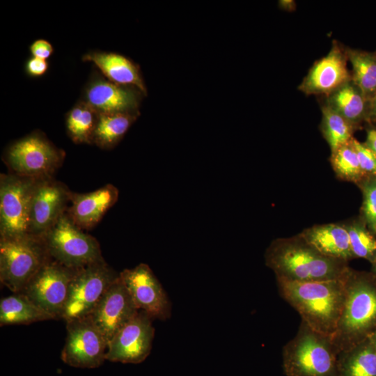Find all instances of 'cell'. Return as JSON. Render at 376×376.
<instances>
[{"label":"cell","mask_w":376,"mask_h":376,"mask_svg":"<svg viewBox=\"0 0 376 376\" xmlns=\"http://www.w3.org/2000/svg\"><path fill=\"white\" fill-rule=\"evenodd\" d=\"M266 265L276 279L307 282L340 279L348 274V263L324 256L299 234L272 242L265 254Z\"/></svg>","instance_id":"obj_1"},{"label":"cell","mask_w":376,"mask_h":376,"mask_svg":"<svg viewBox=\"0 0 376 376\" xmlns=\"http://www.w3.org/2000/svg\"><path fill=\"white\" fill-rule=\"evenodd\" d=\"M346 277L307 282L276 281L280 295L298 312L301 321L313 330L332 337L345 300Z\"/></svg>","instance_id":"obj_2"},{"label":"cell","mask_w":376,"mask_h":376,"mask_svg":"<svg viewBox=\"0 0 376 376\" xmlns=\"http://www.w3.org/2000/svg\"><path fill=\"white\" fill-rule=\"evenodd\" d=\"M345 300L331 337L339 353L368 338L376 331V276L350 268L345 279Z\"/></svg>","instance_id":"obj_3"},{"label":"cell","mask_w":376,"mask_h":376,"mask_svg":"<svg viewBox=\"0 0 376 376\" xmlns=\"http://www.w3.org/2000/svg\"><path fill=\"white\" fill-rule=\"evenodd\" d=\"M339 354L331 337L301 321L295 336L283 348V371L287 376H341Z\"/></svg>","instance_id":"obj_4"},{"label":"cell","mask_w":376,"mask_h":376,"mask_svg":"<svg viewBox=\"0 0 376 376\" xmlns=\"http://www.w3.org/2000/svg\"><path fill=\"white\" fill-rule=\"evenodd\" d=\"M50 258L42 238L0 239V281L13 293L22 291Z\"/></svg>","instance_id":"obj_5"},{"label":"cell","mask_w":376,"mask_h":376,"mask_svg":"<svg viewBox=\"0 0 376 376\" xmlns=\"http://www.w3.org/2000/svg\"><path fill=\"white\" fill-rule=\"evenodd\" d=\"M49 256L77 269L104 260L99 242L75 225L65 212L42 237Z\"/></svg>","instance_id":"obj_6"},{"label":"cell","mask_w":376,"mask_h":376,"mask_svg":"<svg viewBox=\"0 0 376 376\" xmlns=\"http://www.w3.org/2000/svg\"><path fill=\"white\" fill-rule=\"evenodd\" d=\"M64 157L63 150L41 132H34L10 144L3 159L10 173L39 180L52 177Z\"/></svg>","instance_id":"obj_7"},{"label":"cell","mask_w":376,"mask_h":376,"mask_svg":"<svg viewBox=\"0 0 376 376\" xmlns=\"http://www.w3.org/2000/svg\"><path fill=\"white\" fill-rule=\"evenodd\" d=\"M38 180L10 173L0 176V239L29 235L31 201Z\"/></svg>","instance_id":"obj_8"},{"label":"cell","mask_w":376,"mask_h":376,"mask_svg":"<svg viewBox=\"0 0 376 376\" xmlns=\"http://www.w3.org/2000/svg\"><path fill=\"white\" fill-rule=\"evenodd\" d=\"M118 276L104 260L75 269L62 319L66 322L88 316Z\"/></svg>","instance_id":"obj_9"},{"label":"cell","mask_w":376,"mask_h":376,"mask_svg":"<svg viewBox=\"0 0 376 376\" xmlns=\"http://www.w3.org/2000/svg\"><path fill=\"white\" fill-rule=\"evenodd\" d=\"M75 271L50 257L19 293L26 295L54 320L62 319Z\"/></svg>","instance_id":"obj_10"},{"label":"cell","mask_w":376,"mask_h":376,"mask_svg":"<svg viewBox=\"0 0 376 376\" xmlns=\"http://www.w3.org/2000/svg\"><path fill=\"white\" fill-rule=\"evenodd\" d=\"M67 336L61 359L68 366L95 368L106 360L107 343L91 318L66 322Z\"/></svg>","instance_id":"obj_11"},{"label":"cell","mask_w":376,"mask_h":376,"mask_svg":"<svg viewBox=\"0 0 376 376\" xmlns=\"http://www.w3.org/2000/svg\"><path fill=\"white\" fill-rule=\"evenodd\" d=\"M119 277L139 311L152 319L165 320L170 318L171 306L167 295L150 267L140 263L125 269Z\"/></svg>","instance_id":"obj_12"},{"label":"cell","mask_w":376,"mask_h":376,"mask_svg":"<svg viewBox=\"0 0 376 376\" xmlns=\"http://www.w3.org/2000/svg\"><path fill=\"white\" fill-rule=\"evenodd\" d=\"M153 319L139 312L113 337L107 345L106 360L123 363H139L150 354L155 336Z\"/></svg>","instance_id":"obj_13"},{"label":"cell","mask_w":376,"mask_h":376,"mask_svg":"<svg viewBox=\"0 0 376 376\" xmlns=\"http://www.w3.org/2000/svg\"><path fill=\"white\" fill-rule=\"evenodd\" d=\"M71 191L53 177L38 180L31 201L29 235L42 238L64 214Z\"/></svg>","instance_id":"obj_14"},{"label":"cell","mask_w":376,"mask_h":376,"mask_svg":"<svg viewBox=\"0 0 376 376\" xmlns=\"http://www.w3.org/2000/svg\"><path fill=\"white\" fill-rule=\"evenodd\" d=\"M346 47L333 40L329 52L315 61L298 86L306 95L327 96L352 80Z\"/></svg>","instance_id":"obj_15"},{"label":"cell","mask_w":376,"mask_h":376,"mask_svg":"<svg viewBox=\"0 0 376 376\" xmlns=\"http://www.w3.org/2000/svg\"><path fill=\"white\" fill-rule=\"evenodd\" d=\"M138 312L139 310L118 276L88 317L108 345L116 333Z\"/></svg>","instance_id":"obj_16"},{"label":"cell","mask_w":376,"mask_h":376,"mask_svg":"<svg viewBox=\"0 0 376 376\" xmlns=\"http://www.w3.org/2000/svg\"><path fill=\"white\" fill-rule=\"evenodd\" d=\"M118 189L111 184L85 194L72 192L70 205L66 213L73 223L82 230L93 228L118 199Z\"/></svg>","instance_id":"obj_17"},{"label":"cell","mask_w":376,"mask_h":376,"mask_svg":"<svg viewBox=\"0 0 376 376\" xmlns=\"http://www.w3.org/2000/svg\"><path fill=\"white\" fill-rule=\"evenodd\" d=\"M83 100L99 113H136L139 104L136 91L104 79H96L90 82Z\"/></svg>","instance_id":"obj_18"},{"label":"cell","mask_w":376,"mask_h":376,"mask_svg":"<svg viewBox=\"0 0 376 376\" xmlns=\"http://www.w3.org/2000/svg\"><path fill=\"white\" fill-rule=\"evenodd\" d=\"M299 235L325 256L347 263L354 258L343 223L315 225Z\"/></svg>","instance_id":"obj_19"},{"label":"cell","mask_w":376,"mask_h":376,"mask_svg":"<svg viewBox=\"0 0 376 376\" xmlns=\"http://www.w3.org/2000/svg\"><path fill=\"white\" fill-rule=\"evenodd\" d=\"M82 59L94 63L110 81L123 86H134L146 94L137 65L125 56L113 52L95 51L86 54Z\"/></svg>","instance_id":"obj_20"},{"label":"cell","mask_w":376,"mask_h":376,"mask_svg":"<svg viewBox=\"0 0 376 376\" xmlns=\"http://www.w3.org/2000/svg\"><path fill=\"white\" fill-rule=\"evenodd\" d=\"M322 98L323 104L341 116L355 130L368 123L369 102L352 80Z\"/></svg>","instance_id":"obj_21"},{"label":"cell","mask_w":376,"mask_h":376,"mask_svg":"<svg viewBox=\"0 0 376 376\" xmlns=\"http://www.w3.org/2000/svg\"><path fill=\"white\" fill-rule=\"evenodd\" d=\"M54 320L22 293L4 297L0 301V325L29 324Z\"/></svg>","instance_id":"obj_22"},{"label":"cell","mask_w":376,"mask_h":376,"mask_svg":"<svg viewBox=\"0 0 376 376\" xmlns=\"http://www.w3.org/2000/svg\"><path fill=\"white\" fill-rule=\"evenodd\" d=\"M136 113H99L93 143L102 149L115 147L136 119Z\"/></svg>","instance_id":"obj_23"},{"label":"cell","mask_w":376,"mask_h":376,"mask_svg":"<svg viewBox=\"0 0 376 376\" xmlns=\"http://www.w3.org/2000/svg\"><path fill=\"white\" fill-rule=\"evenodd\" d=\"M351 63L352 81L360 88L368 102L376 94V51L368 52L347 47Z\"/></svg>","instance_id":"obj_24"},{"label":"cell","mask_w":376,"mask_h":376,"mask_svg":"<svg viewBox=\"0 0 376 376\" xmlns=\"http://www.w3.org/2000/svg\"><path fill=\"white\" fill-rule=\"evenodd\" d=\"M341 376H376V350L367 338L339 354Z\"/></svg>","instance_id":"obj_25"},{"label":"cell","mask_w":376,"mask_h":376,"mask_svg":"<svg viewBox=\"0 0 376 376\" xmlns=\"http://www.w3.org/2000/svg\"><path fill=\"white\" fill-rule=\"evenodd\" d=\"M99 113L88 103L81 100L67 113L66 130L75 143H93Z\"/></svg>","instance_id":"obj_26"},{"label":"cell","mask_w":376,"mask_h":376,"mask_svg":"<svg viewBox=\"0 0 376 376\" xmlns=\"http://www.w3.org/2000/svg\"><path fill=\"white\" fill-rule=\"evenodd\" d=\"M320 131L329 146L331 153L351 141L356 130L347 120L328 106L321 107Z\"/></svg>","instance_id":"obj_27"},{"label":"cell","mask_w":376,"mask_h":376,"mask_svg":"<svg viewBox=\"0 0 376 376\" xmlns=\"http://www.w3.org/2000/svg\"><path fill=\"white\" fill-rule=\"evenodd\" d=\"M349 235L354 258H361L371 264L376 262V235L366 226L362 219L343 223Z\"/></svg>","instance_id":"obj_28"},{"label":"cell","mask_w":376,"mask_h":376,"mask_svg":"<svg viewBox=\"0 0 376 376\" xmlns=\"http://www.w3.org/2000/svg\"><path fill=\"white\" fill-rule=\"evenodd\" d=\"M352 140L353 139L331 152L330 162L338 178L357 184L365 177L361 169Z\"/></svg>","instance_id":"obj_29"},{"label":"cell","mask_w":376,"mask_h":376,"mask_svg":"<svg viewBox=\"0 0 376 376\" xmlns=\"http://www.w3.org/2000/svg\"><path fill=\"white\" fill-rule=\"evenodd\" d=\"M357 184L363 194L361 219L376 235V176L366 177Z\"/></svg>","instance_id":"obj_30"},{"label":"cell","mask_w":376,"mask_h":376,"mask_svg":"<svg viewBox=\"0 0 376 376\" xmlns=\"http://www.w3.org/2000/svg\"><path fill=\"white\" fill-rule=\"evenodd\" d=\"M359 163L364 177L376 176V155L365 143L353 138Z\"/></svg>","instance_id":"obj_31"},{"label":"cell","mask_w":376,"mask_h":376,"mask_svg":"<svg viewBox=\"0 0 376 376\" xmlns=\"http://www.w3.org/2000/svg\"><path fill=\"white\" fill-rule=\"evenodd\" d=\"M30 52L33 57H36L47 60L54 52L52 45L45 39H38L35 41L29 47Z\"/></svg>","instance_id":"obj_32"},{"label":"cell","mask_w":376,"mask_h":376,"mask_svg":"<svg viewBox=\"0 0 376 376\" xmlns=\"http://www.w3.org/2000/svg\"><path fill=\"white\" fill-rule=\"evenodd\" d=\"M47 60L31 56L26 62V71L31 77H40L48 70Z\"/></svg>","instance_id":"obj_33"},{"label":"cell","mask_w":376,"mask_h":376,"mask_svg":"<svg viewBox=\"0 0 376 376\" xmlns=\"http://www.w3.org/2000/svg\"><path fill=\"white\" fill-rule=\"evenodd\" d=\"M365 144L376 155V125L368 123Z\"/></svg>","instance_id":"obj_34"},{"label":"cell","mask_w":376,"mask_h":376,"mask_svg":"<svg viewBox=\"0 0 376 376\" xmlns=\"http://www.w3.org/2000/svg\"><path fill=\"white\" fill-rule=\"evenodd\" d=\"M368 123L376 125V94L369 101Z\"/></svg>","instance_id":"obj_35"},{"label":"cell","mask_w":376,"mask_h":376,"mask_svg":"<svg viewBox=\"0 0 376 376\" xmlns=\"http://www.w3.org/2000/svg\"><path fill=\"white\" fill-rule=\"evenodd\" d=\"M279 6L283 10L292 12L296 9V2L293 0H281L279 1Z\"/></svg>","instance_id":"obj_36"},{"label":"cell","mask_w":376,"mask_h":376,"mask_svg":"<svg viewBox=\"0 0 376 376\" xmlns=\"http://www.w3.org/2000/svg\"><path fill=\"white\" fill-rule=\"evenodd\" d=\"M376 350V331L368 337Z\"/></svg>","instance_id":"obj_37"},{"label":"cell","mask_w":376,"mask_h":376,"mask_svg":"<svg viewBox=\"0 0 376 376\" xmlns=\"http://www.w3.org/2000/svg\"><path fill=\"white\" fill-rule=\"evenodd\" d=\"M372 272L376 276V262L372 264Z\"/></svg>","instance_id":"obj_38"},{"label":"cell","mask_w":376,"mask_h":376,"mask_svg":"<svg viewBox=\"0 0 376 376\" xmlns=\"http://www.w3.org/2000/svg\"></svg>","instance_id":"obj_39"}]
</instances>
